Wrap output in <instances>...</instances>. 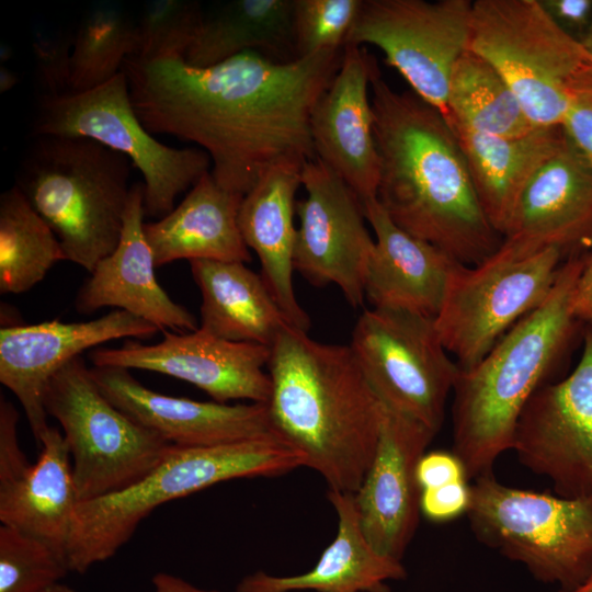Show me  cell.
<instances>
[{"mask_svg": "<svg viewBox=\"0 0 592 592\" xmlns=\"http://www.w3.org/2000/svg\"><path fill=\"white\" fill-rule=\"evenodd\" d=\"M343 52L288 62L244 52L206 68L183 57L130 56L122 70L145 128L198 145L215 181L244 196L273 164L316 158L310 115Z\"/></svg>", "mask_w": 592, "mask_h": 592, "instance_id": "1", "label": "cell"}, {"mask_svg": "<svg viewBox=\"0 0 592 592\" xmlns=\"http://www.w3.org/2000/svg\"><path fill=\"white\" fill-rule=\"evenodd\" d=\"M379 158L377 201L389 218L464 265L502 242L478 201L459 143L440 111L394 90L379 69L371 81Z\"/></svg>", "mask_w": 592, "mask_h": 592, "instance_id": "2", "label": "cell"}, {"mask_svg": "<svg viewBox=\"0 0 592 592\" xmlns=\"http://www.w3.org/2000/svg\"><path fill=\"white\" fill-rule=\"evenodd\" d=\"M270 351L266 407L275 432L329 489L355 493L375 456L385 407L354 352L291 325Z\"/></svg>", "mask_w": 592, "mask_h": 592, "instance_id": "3", "label": "cell"}, {"mask_svg": "<svg viewBox=\"0 0 592 592\" xmlns=\"http://www.w3.org/2000/svg\"><path fill=\"white\" fill-rule=\"evenodd\" d=\"M583 254L562 262L557 278L534 310L517 321L475 366L460 369L452 406L453 448L469 480L491 474L512 449L526 403L551 383L584 325L573 311Z\"/></svg>", "mask_w": 592, "mask_h": 592, "instance_id": "4", "label": "cell"}, {"mask_svg": "<svg viewBox=\"0 0 592 592\" xmlns=\"http://www.w3.org/2000/svg\"><path fill=\"white\" fill-rule=\"evenodd\" d=\"M306 466L305 456L281 439L185 447L171 445L139 481L78 504L66 548L69 571L84 573L113 557L159 505L237 478L271 477Z\"/></svg>", "mask_w": 592, "mask_h": 592, "instance_id": "5", "label": "cell"}, {"mask_svg": "<svg viewBox=\"0 0 592 592\" xmlns=\"http://www.w3.org/2000/svg\"><path fill=\"white\" fill-rule=\"evenodd\" d=\"M132 161L93 139L38 136L16 185L57 236L67 261L93 271L117 247Z\"/></svg>", "mask_w": 592, "mask_h": 592, "instance_id": "6", "label": "cell"}, {"mask_svg": "<svg viewBox=\"0 0 592 592\" xmlns=\"http://www.w3.org/2000/svg\"><path fill=\"white\" fill-rule=\"evenodd\" d=\"M467 517L477 539L523 563L560 590L579 587L592 571V497L565 498L513 488L493 474L473 480Z\"/></svg>", "mask_w": 592, "mask_h": 592, "instance_id": "7", "label": "cell"}, {"mask_svg": "<svg viewBox=\"0 0 592 592\" xmlns=\"http://www.w3.org/2000/svg\"><path fill=\"white\" fill-rule=\"evenodd\" d=\"M504 78L530 121L561 126L569 83L592 55L567 35L539 0H475L468 48Z\"/></svg>", "mask_w": 592, "mask_h": 592, "instance_id": "8", "label": "cell"}, {"mask_svg": "<svg viewBox=\"0 0 592 592\" xmlns=\"http://www.w3.org/2000/svg\"><path fill=\"white\" fill-rule=\"evenodd\" d=\"M44 407L64 431L80 502L139 481L172 445L115 407L101 392L82 356L49 379Z\"/></svg>", "mask_w": 592, "mask_h": 592, "instance_id": "9", "label": "cell"}, {"mask_svg": "<svg viewBox=\"0 0 592 592\" xmlns=\"http://www.w3.org/2000/svg\"><path fill=\"white\" fill-rule=\"evenodd\" d=\"M33 135L84 137L126 156L143 175L144 210L162 218L179 194L210 171L201 148H174L157 140L138 118L122 70L83 92L42 95Z\"/></svg>", "mask_w": 592, "mask_h": 592, "instance_id": "10", "label": "cell"}, {"mask_svg": "<svg viewBox=\"0 0 592 592\" xmlns=\"http://www.w3.org/2000/svg\"><path fill=\"white\" fill-rule=\"evenodd\" d=\"M562 258L555 248L515 257L499 247L476 265H453L434 323L460 369L475 366L545 300Z\"/></svg>", "mask_w": 592, "mask_h": 592, "instance_id": "11", "label": "cell"}, {"mask_svg": "<svg viewBox=\"0 0 592 592\" xmlns=\"http://www.w3.org/2000/svg\"><path fill=\"white\" fill-rule=\"evenodd\" d=\"M350 346L385 407L439 432L460 368L444 348L434 318L366 309Z\"/></svg>", "mask_w": 592, "mask_h": 592, "instance_id": "12", "label": "cell"}, {"mask_svg": "<svg viewBox=\"0 0 592 592\" xmlns=\"http://www.w3.org/2000/svg\"><path fill=\"white\" fill-rule=\"evenodd\" d=\"M470 0H363L345 45L376 46L412 92L446 118L452 70L468 48Z\"/></svg>", "mask_w": 592, "mask_h": 592, "instance_id": "13", "label": "cell"}, {"mask_svg": "<svg viewBox=\"0 0 592 592\" xmlns=\"http://www.w3.org/2000/svg\"><path fill=\"white\" fill-rule=\"evenodd\" d=\"M512 451L547 477L556 494L592 497V329H584L581 358L570 375L544 385L526 403Z\"/></svg>", "mask_w": 592, "mask_h": 592, "instance_id": "14", "label": "cell"}, {"mask_svg": "<svg viewBox=\"0 0 592 592\" xmlns=\"http://www.w3.org/2000/svg\"><path fill=\"white\" fill-rule=\"evenodd\" d=\"M306 198L296 202L299 219L294 269L315 286L335 284L353 307L363 305L364 278L375 247L356 193L319 158L301 169Z\"/></svg>", "mask_w": 592, "mask_h": 592, "instance_id": "15", "label": "cell"}, {"mask_svg": "<svg viewBox=\"0 0 592 592\" xmlns=\"http://www.w3.org/2000/svg\"><path fill=\"white\" fill-rule=\"evenodd\" d=\"M162 341L143 344L128 340L119 348L90 352L94 367L143 369L196 386L214 401L251 400L266 403L271 378L265 372L270 348L217 338L198 328L189 333L162 331Z\"/></svg>", "mask_w": 592, "mask_h": 592, "instance_id": "16", "label": "cell"}, {"mask_svg": "<svg viewBox=\"0 0 592 592\" xmlns=\"http://www.w3.org/2000/svg\"><path fill=\"white\" fill-rule=\"evenodd\" d=\"M156 326L125 310L80 322L50 320L0 330V382L20 401L39 445L48 430L44 391L49 379L86 350L122 338H149Z\"/></svg>", "mask_w": 592, "mask_h": 592, "instance_id": "17", "label": "cell"}, {"mask_svg": "<svg viewBox=\"0 0 592 592\" xmlns=\"http://www.w3.org/2000/svg\"><path fill=\"white\" fill-rule=\"evenodd\" d=\"M434 436L422 423L385 407L375 456L354 493L367 542L397 561L419 524L417 466Z\"/></svg>", "mask_w": 592, "mask_h": 592, "instance_id": "18", "label": "cell"}, {"mask_svg": "<svg viewBox=\"0 0 592 592\" xmlns=\"http://www.w3.org/2000/svg\"><path fill=\"white\" fill-rule=\"evenodd\" d=\"M91 375L115 407L172 445L196 447L254 439L283 440L271 423L266 403L228 405L168 396L147 388L129 369L121 367L93 366Z\"/></svg>", "mask_w": 592, "mask_h": 592, "instance_id": "19", "label": "cell"}, {"mask_svg": "<svg viewBox=\"0 0 592 592\" xmlns=\"http://www.w3.org/2000/svg\"><path fill=\"white\" fill-rule=\"evenodd\" d=\"M377 70L375 59L362 46L345 45L340 68L310 115L316 157L339 174L362 203L377 198L379 182L368 96Z\"/></svg>", "mask_w": 592, "mask_h": 592, "instance_id": "20", "label": "cell"}, {"mask_svg": "<svg viewBox=\"0 0 592 592\" xmlns=\"http://www.w3.org/2000/svg\"><path fill=\"white\" fill-rule=\"evenodd\" d=\"M592 242V167L567 139L522 192L501 248L526 257L555 248L581 253Z\"/></svg>", "mask_w": 592, "mask_h": 592, "instance_id": "21", "label": "cell"}, {"mask_svg": "<svg viewBox=\"0 0 592 592\" xmlns=\"http://www.w3.org/2000/svg\"><path fill=\"white\" fill-rule=\"evenodd\" d=\"M144 184H132L121 240L80 287L75 307L91 314L115 307L156 326L184 333L200 328L195 317L175 303L158 283L152 251L144 234Z\"/></svg>", "mask_w": 592, "mask_h": 592, "instance_id": "22", "label": "cell"}, {"mask_svg": "<svg viewBox=\"0 0 592 592\" xmlns=\"http://www.w3.org/2000/svg\"><path fill=\"white\" fill-rule=\"evenodd\" d=\"M375 234L364 295L373 308L435 318L442 306L454 259L399 228L377 198L363 203Z\"/></svg>", "mask_w": 592, "mask_h": 592, "instance_id": "23", "label": "cell"}, {"mask_svg": "<svg viewBox=\"0 0 592 592\" xmlns=\"http://www.w3.org/2000/svg\"><path fill=\"white\" fill-rule=\"evenodd\" d=\"M306 161L285 159L269 168L243 196L238 223L248 248L258 255L261 276L287 322L308 331L310 319L294 291L296 192Z\"/></svg>", "mask_w": 592, "mask_h": 592, "instance_id": "24", "label": "cell"}, {"mask_svg": "<svg viewBox=\"0 0 592 592\" xmlns=\"http://www.w3.org/2000/svg\"><path fill=\"white\" fill-rule=\"evenodd\" d=\"M243 195L220 186L210 171L168 215L144 224L157 267L178 260H251L238 223Z\"/></svg>", "mask_w": 592, "mask_h": 592, "instance_id": "25", "label": "cell"}, {"mask_svg": "<svg viewBox=\"0 0 592 592\" xmlns=\"http://www.w3.org/2000/svg\"><path fill=\"white\" fill-rule=\"evenodd\" d=\"M447 123L465 156L480 206L503 236L528 182L566 145L565 132L561 126H543L522 136L501 137Z\"/></svg>", "mask_w": 592, "mask_h": 592, "instance_id": "26", "label": "cell"}, {"mask_svg": "<svg viewBox=\"0 0 592 592\" xmlns=\"http://www.w3.org/2000/svg\"><path fill=\"white\" fill-rule=\"evenodd\" d=\"M327 497L338 515V531L316 566L292 577L257 571L242 578L236 592H367L387 580L406 578L401 561L380 555L367 542L354 493L329 489Z\"/></svg>", "mask_w": 592, "mask_h": 592, "instance_id": "27", "label": "cell"}, {"mask_svg": "<svg viewBox=\"0 0 592 592\" xmlns=\"http://www.w3.org/2000/svg\"><path fill=\"white\" fill-rule=\"evenodd\" d=\"M39 445L36 463L15 480L0 486V521L42 540L66 560L80 503L71 458L64 435L56 428H48Z\"/></svg>", "mask_w": 592, "mask_h": 592, "instance_id": "28", "label": "cell"}, {"mask_svg": "<svg viewBox=\"0 0 592 592\" xmlns=\"http://www.w3.org/2000/svg\"><path fill=\"white\" fill-rule=\"evenodd\" d=\"M202 294L200 328L234 342L271 348L289 325L261 275L242 262L190 261Z\"/></svg>", "mask_w": 592, "mask_h": 592, "instance_id": "29", "label": "cell"}, {"mask_svg": "<svg viewBox=\"0 0 592 592\" xmlns=\"http://www.w3.org/2000/svg\"><path fill=\"white\" fill-rule=\"evenodd\" d=\"M294 0H232L205 15L183 59L196 68L220 64L244 52L296 60Z\"/></svg>", "mask_w": 592, "mask_h": 592, "instance_id": "30", "label": "cell"}, {"mask_svg": "<svg viewBox=\"0 0 592 592\" xmlns=\"http://www.w3.org/2000/svg\"><path fill=\"white\" fill-rule=\"evenodd\" d=\"M447 110V122L486 135L516 137L542 127L530 121L501 73L469 49L452 70Z\"/></svg>", "mask_w": 592, "mask_h": 592, "instance_id": "31", "label": "cell"}, {"mask_svg": "<svg viewBox=\"0 0 592 592\" xmlns=\"http://www.w3.org/2000/svg\"><path fill=\"white\" fill-rule=\"evenodd\" d=\"M66 259L57 236L15 184L0 196V293L21 294Z\"/></svg>", "mask_w": 592, "mask_h": 592, "instance_id": "32", "label": "cell"}, {"mask_svg": "<svg viewBox=\"0 0 592 592\" xmlns=\"http://www.w3.org/2000/svg\"><path fill=\"white\" fill-rule=\"evenodd\" d=\"M136 52V21L117 2L91 5L73 34L68 92L94 89L118 75Z\"/></svg>", "mask_w": 592, "mask_h": 592, "instance_id": "33", "label": "cell"}, {"mask_svg": "<svg viewBox=\"0 0 592 592\" xmlns=\"http://www.w3.org/2000/svg\"><path fill=\"white\" fill-rule=\"evenodd\" d=\"M69 572L52 547L14 527L0 526V592H46Z\"/></svg>", "mask_w": 592, "mask_h": 592, "instance_id": "34", "label": "cell"}, {"mask_svg": "<svg viewBox=\"0 0 592 592\" xmlns=\"http://www.w3.org/2000/svg\"><path fill=\"white\" fill-rule=\"evenodd\" d=\"M204 13L192 0H149L136 20V52L139 59L184 57Z\"/></svg>", "mask_w": 592, "mask_h": 592, "instance_id": "35", "label": "cell"}, {"mask_svg": "<svg viewBox=\"0 0 592 592\" xmlns=\"http://www.w3.org/2000/svg\"><path fill=\"white\" fill-rule=\"evenodd\" d=\"M363 0H294L296 57L344 48Z\"/></svg>", "mask_w": 592, "mask_h": 592, "instance_id": "36", "label": "cell"}, {"mask_svg": "<svg viewBox=\"0 0 592 592\" xmlns=\"http://www.w3.org/2000/svg\"><path fill=\"white\" fill-rule=\"evenodd\" d=\"M73 35L64 31L37 33L32 46L43 95H57L69 91L70 58Z\"/></svg>", "mask_w": 592, "mask_h": 592, "instance_id": "37", "label": "cell"}, {"mask_svg": "<svg viewBox=\"0 0 592 592\" xmlns=\"http://www.w3.org/2000/svg\"><path fill=\"white\" fill-rule=\"evenodd\" d=\"M568 92L561 127L569 143L592 167V62L571 79Z\"/></svg>", "mask_w": 592, "mask_h": 592, "instance_id": "38", "label": "cell"}, {"mask_svg": "<svg viewBox=\"0 0 592 592\" xmlns=\"http://www.w3.org/2000/svg\"><path fill=\"white\" fill-rule=\"evenodd\" d=\"M19 412L1 396L0 399V486L22 476L31 464L18 442Z\"/></svg>", "mask_w": 592, "mask_h": 592, "instance_id": "39", "label": "cell"}, {"mask_svg": "<svg viewBox=\"0 0 592 592\" xmlns=\"http://www.w3.org/2000/svg\"><path fill=\"white\" fill-rule=\"evenodd\" d=\"M469 503L468 480L421 490V513L433 522H447L467 514Z\"/></svg>", "mask_w": 592, "mask_h": 592, "instance_id": "40", "label": "cell"}, {"mask_svg": "<svg viewBox=\"0 0 592 592\" xmlns=\"http://www.w3.org/2000/svg\"><path fill=\"white\" fill-rule=\"evenodd\" d=\"M417 479L421 490L469 481L460 459L453 452L445 451L424 453L417 466Z\"/></svg>", "mask_w": 592, "mask_h": 592, "instance_id": "41", "label": "cell"}, {"mask_svg": "<svg viewBox=\"0 0 592 592\" xmlns=\"http://www.w3.org/2000/svg\"><path fill=\"white\" fill-rule=\"evenodd\" d=\"M550 19L580 44L592 26V0H539Z\"/></svg>", "mask_w": 592, "mask_h": 592, "instance_id": "42", "label": "cell"}, {"mask_svg": "<svg viewBox=\"0 0 592 592\" xmlns=\"http://www.w3.org/2000/svg\"><path fill=\"white\" fill-rule=\"evenodd\" d=\"M583 265L573 296V311L585 328L592 329V242L582 252Z\"/></svg>", "mask_w": 592, "mask_h": 592, "instance_id": "43", "label": "cell"}, {"mask_svg": "<svg viewBox=\"0 0 592 592\" xmlns=\"http://www.w3.org/2000/svg\"><path fill=\"white\" fill-rule=\"evenodd\" d=\"M155 592H218L197 588L182 578L166 572H158L152 577Z\"/></svg>", "mask_w": 592, "mask_h": 592, "instance_id": "44", "label": "cell"}, {"mask_svg": "<svg viewBox=\"0 0 592 592\" xmlns=\"http://www.w3.org/2000/svg\"><path fill=\"white\" fill-rule=\"evenodd\" d=\"M18 83V75L1 66L0 68V91L7 92Z\"/></svg>", "mask_w": 592, "mask_h": 592, "instance_id": "45", "label": "cell"}, {"mask_svg": "<svg viewBox=\"0 0 592 592\" xmlns=\"http://www.w3.org/2000/svg\"><path fill=\"white\" fill-rule=\"evenodd\" d=\"M559 592H592V571L579 587L568 591L560 590Z\"/></svg>", "mask_w": 592, "mask_h": 592, "instance_id": "46", "label": "cell"}, {"mask_svg": "<svg viewBox=\"0 0 592 592\" xmlns=\"http://www.w3.org/2000/svg\"><path fill=\"white\" fill-rule=\"evenodd\" d=\"M46 592H77V591L66 584L58 583L54 585L53 588H50L49 590H47Z\"/></svg>", "mask_w": 592, "mask_h": 592, "instance_id": "47", "label": "cell"}, {"mask_svg": "<svg viewBox=\"0 0 592 592\" xmlns=\"http://www.w3.org/2000/svg\"><path fill=\"white\" fill-rule=\"evenodd\" d=\"M581 45L592 55V26Z\"/></svg>", "mask_w": 592, "mask_h": 592, "instance_id": "48", "label": "cell"}, {"mask_svg": "<svg viewBox=\"0 0 592 592\" xmlns=\"http://www.w3.org/2000/svg\"><path fill=\"white\" fill-rule=\"evenodd\" d=\"M10 50H11V48L8 47V46H4V47L2 46L1 47V60L2 61L3 60L7 61L9 58H11L10 57L11 55L9 54Z\"/></svg>", "mask_w": 592, "mask_h": 592, "instance_id": "49", "label": "cell"}, {"mask_svg": "<svg viewBox=\"0 0 592 592\" xmlns=\"http://www.w3.org/2000/svg\"><path fill=\"white\" fill-rule=\"evenodd\" d=\"M367 592H391L390 589L388 588V585L386 584H382L371 591H367Z\"/></svg>", "mask_w": 592, "mask_h": 592, "instance_id": "50", "label": "cell"}]
</instances>
